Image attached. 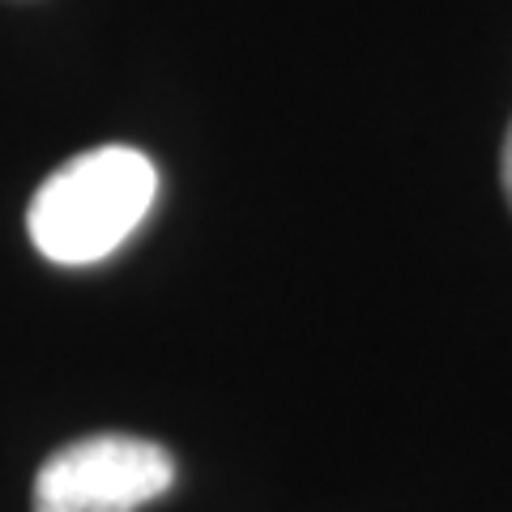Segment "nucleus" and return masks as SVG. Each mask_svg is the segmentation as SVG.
<instances>
[{"mask_svg":"<svg viewBox=\"0 0 512 512\" xmlns=\"http://www.w3.org/2000/svg\"><path fill=\"white\" fill-rule=\"evenodd\" d=\"M158 197V171L133 146L77 154L47 175L26 214L35 248L56 265H94L141 227Z\"/></svg>","mask_w":512,"mask_h":512,"instance_id":"1","label":"nucleus"},{"mask_svg":"<svg viewBox=\"0 0 512 512\" xmlns=\"http://www.w3.org/2000/svg\"><path fill=\"white\" fill-rule=\"evenodd\" d=\"M175 478L171 453L137 436H86L43 461L35 512H137Z\"/></svg>","mask_w":512,"mask_h":512,"instance_id":"2","label":"nucleus"},{"mask_svg":"<svg viewBox=\"0 0 512 512\" xmlns=\"http://www.w3.org/2000/svg\"><path fill=\"white\" fill-rule=\"evenodd\" d=\"M500 180H504L508 205H512V124H508V137H504V154H500Z\"/></svg>","mask_w":512,"mask_h":512,"instance_id":"3","label":"nucleus"}]
</instances>
